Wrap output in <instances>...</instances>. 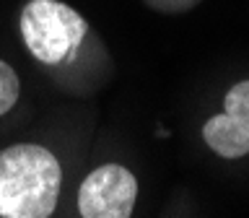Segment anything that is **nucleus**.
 <instances>
[{"instance_id":"obj_1","label":"nucleus","mask_w":249,"mask_h":218,"mask_svg":"<svg viewBox=\"0 0 249 218\" xmlns=\"http://www.w3.org/2000/svg\"><path fill=\"white\" fill-rule=\"evenodd\" d=\"M18 36L60 89L83 93L104 81L107 50L73 5L62 0H26L18 11Z\"/></svg>"},{"instance_id":"obj_3","label":"nucleus","mask_w":249,"mask_h":218,"mask_svg":"<svg viewBox=\"0 0 249 218\" xmlns=\"http://www.w3.org/2000/svg\"><path fill=\"white\" fill-rule=\"evenodd\" d=\"M138 179L120 161H104L78 179L73 192L75 218H132Z\"/></svg>"},{"instance_id":"obj_4","label":"nucleus","mask_w":249,"mask_h":218,"mask_svg":"<svg viewBox=\"0 0 249 218\" xmlns=\"http://www.w3.org/2000/svg\"><path fill=\"white\" fill-rule=\"evenodd\" d=\"M202 140L215 156L229 161L249 153V78L226 91L223 109L202 125Z\"/></svg>"},{"instance_id":"obj_5","label":"nucleus","mask_w":249,"mask_h":218,"mask_svg":"<svg viewBox=\"0 0 249 218\" xmlns=\"http://www.w3.org/2000/svg\"><path fill=\"white\" fill-rule=\"evenodd\" d=\"M23 96V86L21 75L8 60L0 57V122L8 120L21 104Z\"/></svg>"},{"instance_id":"obj_6","label":"nucleus","mask_w":249,"mask_h":218,"mask_svg":"<svg viewBox=\"0 0 249 218\" xmlns=\"http://www.w3.org/2000/svg\"><path fill=\"white\" fill-rule=\"evenodd\" d=\"M151 8L156 11H163V13H179V11H187V8H192L197 0H145Z\"/></svg>"},{"instance_id":"obj_2","label":"nucleus","mask_w":249,"mask_h":218,"mask_svg":"<svg viewBox=\"0 0 249 218\" xmlns=\"http://www.w3.org/2000/svg\"><path fill=\"white\" fill-rule=\"evenodd\" d=\"M65 159L42 138L0 148V218H57L68 190Z\"/></svg>"}]
</instances>
